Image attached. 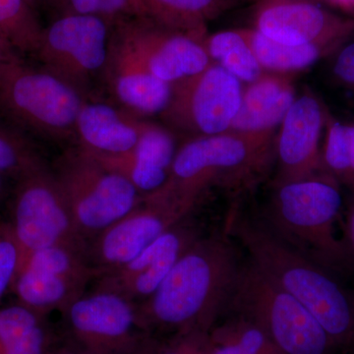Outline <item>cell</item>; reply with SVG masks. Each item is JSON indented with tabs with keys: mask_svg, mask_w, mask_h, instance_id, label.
<instances>
[{
	"mask_svg": "<svg viewBox=\"0 0 354 354\" xmlns=\"http://www.w3.org/2000/svg\"><path fill=\"white\" fill-rule=\"evenodd\" d=\"M243 262L241 247L223 232L202 235L177 261L152 297L138 304L147 332H209L227 306Z\"/></svg>",
	"mask_w": 354,
	"mask_h": 354,
	"instance_id": "1",
	"label": "cell"
},
{
	"mask_svg": "<svg viewBox=\"0 0 354 354\" xmlns=\"http://www.w3.org/2000/svg\"><path fill=\"white\" fill-rule=\"evenodd\" d=\"M223 228L256 267L311 312L335 346L354 341L351 292L330 272L286 241L260 211L234 203Z\"/></svg>",
	"mask_w": 354,
	"mask_h": 354,
	"instance_id": "2",
	"label": "cell"
},
{
	"mask_svg": "<svg viewBox=\"0 0 354 354\" xmlns=\"http://www.w3.org/2000/svg\"><path fill=\"white\" fill-rule=\"evenodd\" d=\"M342 206L339 183L324 174L272 183L260 213L290 245L332 274L349 272L353 267L346 241L337 234Z\"/></svg>",
	"mask_w": 354,
	"mask_h": 354,
	"instance_id": "3",
	"label": "cell"
},
{
	"mask_svg": "<svg viewBox=\"0 0 354 354\" xmlns=\"http://www.w3.org/2000/svg\"><path fill=\"white\" fill-rule=\"evenodd\" d=\"M276 132L227 131L190 138L177 150L160 191L197 206L209 188L246 189L274 165Z\"/></svg>",
	"mask_w": 354,
	"mask_h": 354,
	"instance_id": "4",
	"label": "cell"
},
{
	"mask_svg": "<svg viewBox=\"0 0 354 354\" xmlns=\"http://www.w3.org/2000/svg\"><path fill=\"white\" fill-rule=\"evenodd\" d=\"M225 309L254 321L283 354H332L337 348L311 312L246 256Z\"/></svg>",
	"mask_w": 354,
	"mask_h": 354,
	"instance_id": "5",
	"label": "cell"
},
{
	"mask_svg": "<svg viewBox=\"0 0 354 354\" xmlns=\"http://www.w3.org/2000/svg\"><path fill=\"white\" fill-rule=\"evenodd\" d=\"M86 245L127 215L143 195L125 177L80 146L65 151L51 169Z\"/></svg>",
	"mask_w": 354,
	"mask_h": 354,
	"instance_id": "6",
	"label": "cell"
},
{
	"mask_svg": "<svg viewBox=\"0 0 354 354\" xmlns=\"http://www.w3.org/2000/svg\"><path fill=\"white\" fill-rule=\"evenodd\" d=\"M86 97L46 69L20 57L0 79V111L15 124L44 138L76 140V123Z\"/></svg>",
	"mask_w": 354,
	"mask_h": 354,
	"instance_id": "7",
	"label": "cell"
},
{
	"mask_svg": "<svg viewBox=\"0 0 354 354\" xmlns=\"http://www.w3.org/2000/svg\"><path fill=\"white\" fill-rule=\"evenodd\" d=\"M62 313L66 339L88 354H130L152 337L138 305L113 290L85 291Z\"/></svg>",
	"mask_w": 354,
	"mask_h": 354,
	"instance_id": "8",
	"label": "cell"
},
{
	"mask_svg": "<svg viewBox=\"0 0 354 354\" xmlns=\"http://www.w3.org/2000/svg\"><path fill=\"white\" fill-rule=\"evenodd\" d=\"M113 26L97 16H57L44 28L35 57L85 97L93 79L104 73Z\"/></svg>",
	"mask_w": 354,
	"mask_h": 354,
	"instance_id": "9",
	"label": "cell"
},
{
	"mask_svg": "<svg viewBox=\"0 0 354 354\" xmlns=\"http://www.w3.org/2000/svg\"><path fill=\"white\" fill-rule=\"evenodd\" d=\"M8 221L24 257L57 245L86 252L87 245L77 234L68 205L50 167L17 180Z\"/></svg>",
	"mask_w": 354,
	"mask_h": 354,
	"instance_id": "10",
	"label": "cell"
},
{
	"mask_svg": "<svg viewBox=\"0 0 354 354\" xmlns=\"http://www.w3.org/2000/svg\"><path fill=\"white\" fill-rule=\"evenodd\" d=\"M171 97L162 113L169 127L190 138L230 131L243 86L218 64L172 84Z\"/></svg>",
	"mask_w": 354,
	"mask_h": 354,
	"instance_id": "11",
	"label": "cell"
},
{
	"mask_svg": "<svg viewBox=\"0 0 354 354\" xmlns=\"http://www.w3.org/2000/svg\"><path fill=\"white\" fill-rule=\"evenodd\" d=\"M196 206L157 190L144 195L127 215L92 239L86 247L88 264L97 277L134 259Z\"/></svg>",
	"mask_w": 354,
	"mask_h": 354,
	"instance_id": "12",
	"label": "cell"
},
{
	"mask_svg": "<svg viewBox=\"0 0 354 354\" xmlns=\"http://www.w3.org/2000/svg\"><path fill=\"white\" fill-rule=\"evenodd\" d=\"M95 279L85 250L51 246L25 256L11 291L18 302L48 316L64 311Z\"/></svg>",
	"mask_w": 354,
	"mask_h": 354,
	"instance_id": "13",
	"label": "cell"
},
{
	"mask_svg": "<svg viewBox=\"0 0 354 354\" xmlns=\"http://www.w3.org/2000/svg\"><path fill=\"white\" fill-rule=\"evenodd\" d=\"M253 24L260 34L288 46L317 44L339 50L354 35V19L309 0H263Z\"/></svg>",
	"mask_w": 354,
	"mask_h": 354,
	"instance_id": "14",
	"label": "cell"
},
{
	"mask_svg": "<svg viewBox=\"0 0 354 354\" xmlns=\"http://www.w3.org/2000/svg\"><path fill=\"white\" fill-rule=\"evenodd\" d=\"M329 111L309 90L295 97L274 137V183L302 180L327 174L321 138Z\"/></svg>",
	"mask_w": 354,
	"mask_h": 354,
	"instance_id": "15",
	"label": "cell"
},
{
	"mask_svg": "<svg viewBox=\"0 0 354 354\" xmlns=\"http://www.w3.org/2000/svg\"><path fill=\"white\" fill-rule=\"evenodd\" d=\"M202 235L200 225L190 215L169 227L130 262L97 277L95 288L120 293L137 305L143 304Z\"/></svg>",
	"mask_w": 354,
	"mask_h": 354,
	"instance_id": "16",
	"label": "cell"
},
{
	"mask_svg": "<svg viewBox=\"0 0 354 354\" xmlns=\"http://www.w3.org/2000/svg\"><path fill=\"white\" fill-rule=\"evenodd\" d=\"M113 27L131 44L149 71L171 85L212 64L204 41L145 18H127Z\"/></svg>",
	"mask_w": 354,
	"mask_h": 354,
	"instance_id": "17",
	"label": "cell"
},
{
	"mask_svg": "<svg viewBox=\"0 0 354 354\" xmlns=\"http://www.w3.org/2000/svg\"><path fill=\"white\" fill-rule=\"evenodd\" d=\"M102 75L116 100L136 115L160 114L171 100V84L149 71L131 44L113 26Z\"/></svg>",
	"mask_w": 354,
	"mask_h": 354,
	"instance_id": "18",
	"label": "cell"
},
{
	"mask_svg": "<svg viewBox=\"0 0 354 354\" xmlns=\"http://www.w3.org/2000/svg\"><path fill=\"white\" fill-rule=\"evenodd\" d=\"M146 120L104 102H83L76 123L77 145L88 152L118 155L138 143Z\"/></svg>",
	"mask_w": 354,
	"mask_h": 354,
	"instance_id": "19",
	"label": "cell"
},
{
	"mask_svg": "<svg viewBox=\"0 0 354 354\" xmlns=\"http://www.w3.org/2000/svg\"><path fill=\"white\" fill-rule=\"evenodd\" d=\"M291 76L267 72L254 82L246 84L230 131L276 132L297 97Z\"/></svg>",
	"mask_w": 354,
	"mask_h": 354,
	"instance_id": "20",
	"label": "cell"
},
{
	"mask_svg": "<svg viewBox=\"0 0 354 354\" xmlns=\"http://www.w3.org/2000/svg\"><path fill=\"white\" fill-rule=\"evenodd\" d=\"M135 17L184 32L204 41L207 25L230 6V0H132Z\"/></svg>",
	"mask_w": 354,
	"mask_h": 354,
	"instance_id": "21",
	"label": "cell"
},
{
	"mask_svg": "<svg viewBox=\"0 0 354 354\" xmlns=\"http://www.w3.org/2000/svg\"><path fill=\"white\" fill-rule=\"evenodd\" d=\"M46 317L18 301L0 308V354H50L58 339Z\"/></svg>",
	"mask_w": 354,
	"mask_h": 354,
	"instance_id": "22",
	"label": "cell"
},
{
	"mask_svg": "<svg viewBox=\"0 0 354 354\" xmlns=\"http://www.w3.org/2000/svg\"><path fill=\"white\" fill-rule=\"evenodd\" d=\"M241 31L261 67L270 73L292 75L310 68L326 55H333L337 50L317 44L288 46L267 38L253 28L241 29Z\"/></svg>",
	"mask_w": 354,
	"mask_h": 354,
	"instance_id": "23",
	"label": "cell"
},
{
	"mask_svg": "<svg viewBox=\"0 0 354 354\" xmlns=\"http://www.w3.org/2000/svg\"><path fill=\"white\" fill-rule=\"evenodd\" d=\"M204 46L213 64H218L242 84L252 83L267 73L261 67L241 29L209 35L205 39Z\"/></svg>",
	"mask_w": 354,
	"mask_h": 354,
	"instance_id": "24",
	"label": "cell"
},
{
	"mask_svg": "<svg viewBox=\"0 0 354 354\" xmlns=\"http://www.w3.org/2000/svg\"><path fill=\"white\" fill-rule=\"evenodd\" d=\"M44 26L26 0H0V39L16 53L35 57Z\"/></svg>",
	"mask_w": 354,
	"mask_h": 354,
	"instance_id": "25",
	"label": "cell"
},
{
	"mask_svg": "<svg viewBox=\"0 0 354 354\" xmlns=\"http://www.w3.org/2000/svg\"><path fill=\"white\" fill-rule=\"evenodd\" d=\"M48 165L36 146L15 128L0 124V174L19 180Z\"/></svg>",
	"mask_w": 354,
	"mask_h": 354,
	"instance_id": "26",
	"label": "cell"
},
{
	"mask_svg": "<svg viewBox=\"0 0 354 354\" xmlns=\"http://www.w3.org/2000/svg\"><path fill=\"white\" fill-rule=\"evenodd\" d=\"M90 153L104 167L125 177L143 196L162 188L169 179V171L134 151L118 155Z\"/></svg>",
	"mask_w": 354,
	"mask_h": 354,
	"instance_id": "27",
	"label": "cell"
},
{
	"mask_svg": "<svg viewBox=\"0 0 354 354\" xmlns=\"http://www.w3.org/2000/svg\"><path fill=\"white\" fill-rule=\"evenodd\" d=\"M322 158L325 171L339 183L354 189L353 171L349 158L348 124L328 113Z\"/></svg>",
	"mask_w": 354,
	"mask_h": 354,
	"instance_id": "28",
	"label": "cell"
},
{
	"mask_svg": "<svg viewBox=\"0 0 354 354\" xmlns=\"http://www.w3.org/2000/svg\"><path fill=\"white\" fill-rule=\"evenodd\" d=\"M46 7L57 16H97L113 25L136 16L132 0H46Z\"/></svg>",
	"mask_w": 354,
	"mask_h": 354,
	"instance_id": "29",
	"label": "cell"
},
{
	"mask_svg": "<svg viewBox=\"0 0 354 354\" xmlns=\"http://www.w3.org/2000/svg\"><path fill=\"white\" fill-rule=\"evenodd\" d=\"M24 252L8 221H0V301L12 290Z\"/></svg>",
	"mask_w": 354,
	"mask_h": 354,
	"instance_id": "30",
	"label": "cell"
},
{
	"mask_svg": "<svg viewBox=\"0 0 354 354\" xmlns=\"http://www.w3.org/2000/svg\"><path fill=\"white\" fill-rule=\"evenodd\" d=\"M208 333L201 330L177 333L156 339L157 354H209Z\"/></svg>",
	"mask_w": 354,
	"mask_h": 354,
	"instance_id": "31",
	"label": "cell"
},
{
	"mask_svg": "<svg viewBox=\"0 0 354 354\" xmlns=\"http://www.w3.org/2000/svg\"><path fill=\"white\" fill-rule=\"evenodd\" d=\"M335 53L330 68L333 79L337 85L354 92V39H348Z\"/></svg>",
	"mask_w": 354,
	"mask_h": 354,
	"instance_id": "32",
	"label": "cell"
},
{
	"mask_svg": "<svg viewBox=\"0 0 354 354\" xmlns=\"http://www.w3.org/2000/svg\"><path fill=\"white\" fill-rule=\"evenodd\" d=\"M209 354H252L234 342L214 337L208 333Z\"/></svg>",
	"mask_w": 354,
	"mask_h": 354,
	"instance_id": "33",
	"label": "cell"
},
{
	"mask_svg": "<svg viewBox=\"0 0 354 354\" xmlns=\"http://www.w3.org/2000/svg\"><path fill=\"white\" fill-rule=\"evenodd\" d=\"M342 227L346 232V244L354 257V198L349 201L344 211Z\"/></svg>",
	"mask_w": 354,
	"mask_h": 354,
	"instance_id": "34",
	"label": "cell"
},
{
	"mask_svg": "<svg viewBox=\"0 0 354 354\" xmlns=\"http://www.w3.org/2000/svg\"><path fill=\"white\" fill-rule=\"evenodd\" d=\"M19 57L18 53L8 46V44L4 43L1 39H0V79L3 75L4 71L7 65L13 62L16 57Z\"/></svg>",
	"mask_w": 354,
	"mask_h": 354,
	"instance_id": "35",
	"label": "cell"
},
{
	"mask_svg": "<svg viewBox=\"0 0 354 354\" xmlns=\"http://www.w3.org/2000/svg\"><path fill=\"white\" fill-rule=\"evenodd\" d=\"M50 354H88L83 351L82 348L77 346L73 342L65 339L64 342L58 341L55 348L50 351Z\"/></svg>",
	"mask_w": 354,
	"mask_h": 354,
	"instance_id": "36",
	"label": "cell"
},
{
	"mask_svg": "<svg viewBox=\"0 0 354 354\" xmlns=\"http://www.w3.org/2000/svg\"><path fill=\"white\" fill-rule=\"evenodd\" d=\"M130 354H157V344H156L155 337H151L139 348Z\"/></svg>",
	"mask_w": 354,
	"mask_h": 354,
	"instance_id": "37",
	"label": "cell"
},
{
	"mask_svg": "<svg viewBox=\"0 0 354 354\" xmlns=\"http://www.w3.org/2000/svg\"><path fill=\"white\" fill-rule=\"evenodd\" d=\"M329 1L346 10L353 11L354 0H329Z\"/></svg>",
	"mask_w": 354,
	"mask_h": 354,
	"instance_id": "38",
	"label": "cell"
},
{
	"mask_svg": "<svg viewBox=\"0 0 354 354\" xmlns=\"http://www.w3.org/2000/svg\"><path fill=\"white\" fill-rule=\"evenodd\" d=\"M32 8H34L37 12H39V9L41 7H46V0H26Z\"/></svg>",
	"mask_w": 354,
	"mask_h": 354,
	"instance_id": "39",
	"label": "cell"
},
{
	"mask_svg": "<svg viewBox=\"0 0 354 354\" xmlns=\"http://www.w3.org/2000/svg\"><path fill=\"white\" fill-rule=\"evenodd\" d=\"M7 179L8 178H7L6 176H2V174H0V200H1L2 197L6 194Z\"/></svg>",
	"mask_w": 354,
	"mask_h": 354,
	"instance_id": "40",
	"label": "cell"
},
{
	"mask_svg": "<svg viewBox=\"0 0 354 354\" xmlns=\"http://www.w3.org/2000/svg\"><path fill=\"white\" fill-rule=\"evenodd\" d=\"M351 299H353V308H354V290L351 291Z\"/></svg>",
	"mask_w": 354,
	"mask_h": 354,
	"instance_id": "41",
	"label": "cell"
},
{
	"mask_svg": "<svg viewBox=\"0 0 354 354\" xmlns=\"http://www.w3.org/2000/svg\"><path fill=\"white\" fill-rule=\"evenodd\" d=\"M353 11H354V3H353Z\"/></svg>",
	"mask_w": 354,
	"mask_h": 354,
	"instance_id": "42",
	"label": "cell"
}]
</instances>
